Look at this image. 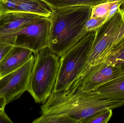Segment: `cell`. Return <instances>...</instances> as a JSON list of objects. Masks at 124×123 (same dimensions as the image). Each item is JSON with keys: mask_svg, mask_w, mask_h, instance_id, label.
Returning <instances> with one entry per match:
<instances>
[{"mask_svg": "<svg viewBox=\"0 0 124 123\" xmlns=\"http://www.w3.org/2000/svg\"><path fill=\"white\" fill-rule=\"evenodd\" d=\"M112 110L108 108L98 111L82 121L81 123H108L113 115Z\"/></svg>", "mask_w": 124, "mask_h": 123, "instance_id": "14", "label": "cell"}, {"mask_svg": "<svg viewBox=\"0 0 124 123\" xmlns=\"http://www.w3.org/2000/svg\"><path fill=\"white\" fill-rule=\"evenodd\" d=\"M106 18H90L85 25L87 32L95 30L105 22Z\"/></svg>", "mask_w": 124, "mask_h": 123, "instance_id": "18", "label": "cell"}, {"mask_svg": "<svg viewBox=\"0 0 124 123\" xmlns=\"http://www.w3.org/2000/svg\"><path fill=\"white\" fill-rule=\"evenodd\" d=\"M13 46L0 42V62Z\"/></svg>", "mask_w": 124, "mask_h": 123, "instance_id": "19", "label": "cell"}, {"mask_svg": "<svg viewBox=\"0 0 124 123\" xmlns=\"http://www.w3.org/2000/svg\"><path fill=\"white\" fill-rule=\"evenodd\" d=\"M96 30L87 32L62 56L53 92L66 90L80 76L87 64Z\"/></svg>", "mask_w": 124, "mask_h": 123, "instance_id": "4", "label": "cell"}, {"mask_svg": "<svg viewBox=\"0 0 124 123\" xmlns=\"http://www.w3.org/2000/svg\"><path fill=\"white\" fill-rule=\"evenodd\" d=\"M35 60L32 55L19 68L0 77V97L5 98L7 105L20 98L27 90Z\"/></svg>", "mask_w": 124, "mask_h": 123, "instance_id": "8", "label": "cell"}, {"mask_svg": "<svg viewBox=\"0 0 124 123\" xmlns=\"http://www.w3.org/2000/svg\"><path fill=\"white\" fill-rule=\"evenodd\" d=\"M6 105V101L5 98L0 97V113L4 111V108Z\"/></svg>", "mask_w": 124, "mask_h": 123, "instance_id": "21", "label": "cell"}, {"mask_svg": "<svg viewBox=\"0 0 124 123\" xmlns=\"http://www.w3.org/2000/svg\"><path fill=\"white\" fill-rule=\"evenodd\" d=\"M124 37V11L120 8L96 29L85 68L104 61L114 46Z\"/></svg>", "mask_w": 124, "mask_h": 123, "instance_id": "5", "label": "cell"}, {"mask_svg": "<svg viewBox=\"0 0 124 123\" xmlns=\"http://www.w3.org/2000/svg\"><path fill=\"white\" fill-rule=\"evenodd\" d=\"M32 53L29 49L13 46L0 62V77L19 68L30 58Z\"/></svg>", "mask_w": 124, "mask_h": 123, "instance_id": "10", "label": "cell"}, {"mask_svg": "<svg viewBox=\"0 0 124 123\" xmlns=\"http://www.w3.org/2000/svg\"><path fill=\"white\" fill-rule=\"evenodd\" d=\"M33 123H76L70 118L53 114H43L34 120Z\"/></svg>", "mask_w": 124, "mask_h": 123, "instance_id": "15", "label": "cell"}, {"mask_svg": "<svg viewBox=\"0 0 124 123\" xmlns=\"http://www.w3.org/2000/svg\"><path fill=\"white\" fill-rule=\"evenodd\" d=\"M35 63L27 91L36 103L44 104L53 92L60 65V58L49 47L34 53Z\"/></svg>", "mask_w": 124, "mask_h": 123, "instance_id": "3", "label": "cell"}, {"mask_svg": "<svg viewBox=\"0 0 124 123\" xmlns=\"http://www.w3.org/2000/svg\"><path fill=\"white\" fill-rule=\"evenodd\" d=\"M105 61L124 70V37L114 46Z\"/></svg>", "mask_w": 124, "mask_h": 123, "instance_id": "13", "label": "cell"}, {"mask_svg": "<svg viewBox=\"0 0 124 123\" xmlns=\"http://www.w3.org/2000/svg\"><path fill=\"white\" fill-rule=\"evenodd\" d=\"M124 105V100L105 97L96 92L67 89L52 92L41 107L42 114L58 115L70 118L81 123L95 113L118 108Z\"/></svg>", "mask_w": 124, "mask_h": 123, "instance_id": "1", "label": "cell"}, {"mask_svg": "<svg viewBox=\"0 0 124 123\" xmlns=\"http://www.w3.org/2000/svg\"><path fill=\"white\" fill-rule=\"evenodd\" d=\"M124 1V0H106V2H114V1Z\"/></svg>", "mask_w": 124, "mask_h": 123, "instance_id": "22", "label": "cell"}, {"mask_svg": "<svg viewBox=\"0 0 124 123\" xmlns=\"http://www.w3.org/2000/svg\"><path fill=\"white\" fill-rule=\"evenodd\" d=\"M92 6H76L52 10L49 47L60 58L87 32L86 23L91 18Z\"/></svg>", "mask_w": 124, "mask_h": 123, "instance_id": "2", "label": "cell"}, {"mask_svg": "<svg viewBox=\"0 0 124 123\" xmlns=\"http://www.w3.org/2000/svg\"><path fill=\"white\" fill-rule=\"evenodd\" d=\"M41 17L23 12H15L1 15L0 37L17 32Z\"/></svg>", "mask_w": 124, "mask_h": 123, "instance_id": "9", "label": "cell"}, {"mask_svg": "<svg viewBox=\"0 0 124 123\" xmlns=\"http://www.w3.org/2000/svg\"><path fill=\"white\" fill-rule=\"evenodd\" d=\"M124 75V70L104 61L85 68L66 90L93 91L109 81Z\"/></svg>", "mask_w": 124, "mask_h": 123, "instance_id": "7", "label": "cell"}, {"mask_svg": "<svg viewBox=\"0 0 124 123\" xmlns=\"http://www.w3.org/2000/svg\"><path fill=\"white\" fill-rule=\"evenodd\" d=\"M94 91L108 98L124 100V75L102 84Z\"/></svg>", "mask_w": 124, "mask_h": 123, "instance_id": "11", "label": "cell"}, {"mask_svg": "<svg viewBox=\"0 0 124 123\" xmlns=\"http://www.w3.org/2000/svg\"><path fill=\"white\" fill-rule=\"evenodd\" d=\"M48 5L52 10L76 6H94L106 0H40Z\"/></svg>", "mask_w": 124, "mask_h": 123, "instance_id": "12", "label": "cell"}, {"mask_svg": "<svg viewBox=\"0 0 124 123\" xmlns=\"http://www.w3.org/2000/svg\"><path fill=\"white\" fill-rule=\"evenodd\" d=\"M51 22L41 17L17 32L0 37V42L32 51L33 53L49 46Z\"/></svg>", "mask_w": 124, "mask_h": 123, "instance_id": "6", "label": "cell"}, {"mask_svg": "<svg viewBox=\"0 0 124 123\" xmlns=\"http://www.w3.org/2000/svg\"><path fill=\"white\" fill-rule=\"evenodd\" d=\"M114 2H105L92 6L91 18H106Z\"/></svg>", "mask_w": 124, "mask_h": 123, "instance_id": "16", "label": "cell"}, {"mask_svg": "<svg viewBox=\"0 0 124 123\" xmlns=\"http://www.w3.org/2000/svg\"><path fill=\"white\" fill-rule=\"evenodd\" d=\"M23 0H0V16L18 12L19 5Z\"/></svg>", "mask_w": 124, "mask_h": 123, "instance_id": "17", "label": "cell"}, {"mask_svg": "<svg viewBox=\"0 0 124 123\" xmlns=\"http://www.w3.org/2000/svg\"><path fill=\"white\" fill-rule=\"evenodd\" d=\"M12 121L9 117L5 111L0 113V123H13Z\"/></svg>", "mask_w": 124, "mask_h": 123, "instance_id": "20", "label": "cell"}]
</instances>
